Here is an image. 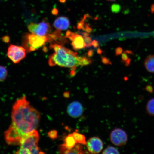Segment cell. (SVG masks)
Wrapping results in <instances>:
<instances>
[{
    "instance_id": "cell-8",
    "label": "cell",
    "mask_w": 154,
    "mask_h": 154,
    "mask_svg": "<svg viewBox=\"0 0 154 154\" xmlns=\"http://www.w3.org/2000/svg\"><path fill=\"white\" fill-rule=\"evenodd\" d=\"M86 145L88 151L92 154L101 152L103 147V141L97 137L90 138L86 142Z\"/></svg>"
},
{
    "instance_id": "cell-23",
    "label": "cell",
    "mask_w": 154,
    "mask_h": 154,
    "mask_svg": "<svg viewBox=\"0 0 154 154\" xmlns=\"http://www.w3.org/2000/svg\"><path fill=\"white\" fill-rule=\"evenodd\" d=\"M76 34L72 32H71L70 30L67 31L66 32V37L69 38L70 40H73L74 38V36L76 35Z\"/></svg>"
},
{
    "instance_id": "cell-19",
    "label": "cell",
    "mask_w": 154,
    "mask_h": 154,
    "mask_svg": "<svg viewBox=\"0 0 154 154\" xmlns=\"http://www.w3.org/2000/svg\"><path fill=\"white\" fill-rule=\"evenodd\" d=\"M102 153L104 154H117L120 153L118 149L112 146H109L103 150Z\"/></svg>"
},
{
    "instance_id": "cell-18",
    "label": "cell",
    "mask_w": 154,
    "mask_h": 154,
    "mask_svg": "<svg viewBox=\"0 0 154 154\" xmlns=\"http://www.w3.org/2000/svg\"><path fill=\"white\" fill-rule=\"evenodd\" d=\"M8 72L6 67L0 65V82L4 81L7 79Z\"/></svg>"
},
{
    "instance_id": "cell-1",
    "label": "cell",
    "mask_w": 154,
    "mask_h": 154,
    "mask_svg": "<svg viewBox=\"0 0 154 154\" xmlns=\"http://www.w3.org/2000/svg\"><path fill=\"white\" fill-rule=\"evenodd\" d=\"M12 123L9 128L22 138L25 135L36 130L40 115L23 96L15 102L11 112Z\"/></svg>"
},
{
    "instance_id": "cell-22",
    "label": "cell",
    "mask_w": 154,
    "mask_h": 154,
    "mask_svg": "<svg viewBox=\"0 0 154 154\" xmlns=\"http://www.w3.org/2000/svg\"><path fill=\"white\" fill-rule=\"evenodd\" d=\"M111 11L112 12L114 13H118L120 11V5L117 4H113L112 5Z\"/></svg>"
},
{
    "instance_id": "cell-14",
    "label": "cell",
    "mask_w": 154,
    "mask_h": 154,
    "mask_svg": "<svg viewBox=\"0 0 154 154\" xmlns=\"http://www.w3.org/2000/svg\"><path fill=\"white\" fill-rule=\"evenodd\" d=\"M77 143H78L72 134H70L65 137L63 144L67 148L70 149L74 147Z\"/></svg>"
},
{
    "instance_id": "cell-21",
    "label": "cell",
    "mask_w": 154,
    "mask_h": 154,
    "mask_svg": "<svg viewBox=\"0 0 154 154\" xmlns=\"http://www.w3.org/2000/svg\"><path fill=\"white\" fill-rule=\"evenodd\" d=\"M85 42L87 47H89L92 46V40L88 36H83Z\"/></svg>"
},
{
    "instance_id": "cell-2",
    "label": "cell",
    "mask_w": 154,
    "mask_h": 154,
    "mask_svg": "<svg viewBox=\"0 0 154 154\" xmlns=\"http://www.w3.org/2000/svg\"><path fill=\"white\" fill-rule=\"evenodd\" d=\"M50 48L55 53L49 58V65L51 67L58 65L75 70L77 67L86 66L91 63V60L86 57L77 56V54L57 44H52Z\"/></svg>"
},
{
    "instance_id": "cell-7",
    "label": "cell",
    "mask_w": 154,
    "mask_h": 154,
    "mask_svg": "<svg viewBox=\"0 0 154 154\" xmlns=\"http://www.w3.org/2000/svg\"><path fill=\"white\" fill-rule=\"evenodd\" d=\"M110 140L114 145L121 147L126 144L128 140V136L125 131L122 129L116 128L111 133Z\"/></svg>"
},
{
    "instance_id": "cell-11",
    "label": "cell",
    "mask_w": 154,
    "mask_h": 154,
    "mask_svg": "<svg viewBox=\"0 0 154 154\" xmlns=\"http://www.w3.org/2000/svg\"><path fill=\"white\" fill-rule=\"evenodd\" d=\"M53 26L57 30H66L70 26V21L66 17H59L54 22Z\"/></svg>"
},
{
    "instance_id": "cell-9",
    "label": "cell",
    "mask_w": 154,
    "mask_h": 154,
    "mask_svg": "<svg viewBox=\"0 0 154 154\" xmlns=\"http://www.w3.org/2000/svg\"><path fill=\"white\" fill-rule=\"evenodd\" d=\"M67 112L69 115L73 118H78L81 116L83 112V108L79 102H72L69 104L67 107Z\"/></svg>"
},
{
    "instance_id": "cell-34",
    "label": "cell",
    "mask_w": 154,
    "mask_h": 154,
    "mask_svg": "<svg viewBox=\"0 0 154 154\" xmlns=\"http://www.w3.org/2000/svg\"><path fill=\"white\" fill-rule=\"evenodd\" d=\"M66 1V0H59L60 2L62 3H64Z\"/></svg>"
},
{
    "instance_id": "cell-16",
    "label": "cell",
    "mask_w": 154,
    "mask_h": 154,
    "mask_svg": "<svg viewBox=\"0 0 154 154\" xmlns=\"http://www.w3.org/2000/svg\"><path fill=\"white\" fill-rule=\"evenodd\" d=\"M72 134L76 140L77 143L82 145H86V142L85 137L83 134L76 132H73Z\"/></svg>"
},
{
    "instance_id": "cell-28",
    "label": "cell",
    "mask_w": 154,
    "mask_h": 154,
    "mask_svg": "<svg viewBox=\"0 0 154 154\" xmlns=\"http://www.w3.org/2000/svg\"><path fill=\"white\" fill-rule=\"evenodd\" d=\"M92 45L95 48H97L99 47V44L97 41L95 40H93L91 43Z\"/></svg>"
},
{
    "instance_id": "cell-31",
    "label": "cell",
    "mask_w": 154,
    "mask_h": 154,
    "mask_svg": "<svg viewBox=\"0 0 154 154\" xmlns=\"http://www.w3.org/2000/svg\"><path fill=\"white\" fill-rule=\"evenodd\" d=\"M94 54V52L92 50H90L88 51V57H91Z\"/></svg>"
},
{
    "instance_id": "cell-6",
    "label": "cell",
    "mask_w": 154,
    "mask_h": 154,
    "mask_svg": "<svg viewBox=\"0 0 154 154\" xmlns=\"http://www.w3.org/2000/svg\"><path fill=\"white\" fill-rule=\"evenodd\" d=\"M28 29L30 33L39 36L47 35L51 30V25L46 21H43L38 24L30 23L28 25Z\"/></svg>"
},
{
    "instance_id": "cell-4",
    "label": "cell",
    "mask_w": 154,
    "mask_h": 154,
    "mask_svg": "<svg viewBox=\"0 0 154 154\" xmlns=\"http://www.w3.org/2000/svg\"><path fill=\"white\" fill-rule=\"evenodd\" d=\"M48 42V35L39 36L31 33L24 34L22 40L23 47L26 49L27 53L36 51Z\"/></svg>"
},
{
    "instance_id": "cell-20",
    "label": "cell",
    "mask_w": 154,
    "mask_h": 154,
    "mask_svg": "<svg viewBox=\"0 0 154 154\" xmlns=\"http://www.w3.org/2000/svg\"><path fill=\"white\" fill-rule=\"evenodd\" d=\"M48 135L51 139L54 140L57 137V132L55 130L51 131L48 133Z\"/></svg>"
},
{
    "instance_id": "cell-33",
    "label": "cell",
    "mask_w": 154,
    "mask_h": 154,
    "mask_svg": "<svg viewBox=\"0 0 154 154\" xmlns=\"http://www.w3.org/2000/svg\"><path fill=\"white\" fill-rule=\"evenodd\" d=\"M97 51L98 53L99 54H101L102 53V51L100 49H98Z\"/></svg>"
},
{
    "instance_id": "cell-5",
    "label": "cell",
    "mask_w": 154,
    "mask_h": 154,
    "mask_svg": "<svg viewBox=\"0 0 154 154\" xmlns=\"http://www.w3.org/2000/svg\"><path fill=\"white\" fill-rule=\"evenodd\" d=\"M26 53V49L23 46L11 44L8 49L7 55L13 63L17 64L25 58Z\"/></svg>"
},
{
    "instance_id": "cell-30",
    "label": "cell",
    "mask_w": 154,
    "mask_h": 154,
    "mask_svg": "<svg viewBox=\"0 0 154 154\" xmlns=\"http://www.w3.org/2000/svg\"><path fill=\"white\" fill-rule=\"evenodd\" d=\"M146 89L148 91L151 92L153 91V88L151 86H149L147 87L146 88Z\"/></svg>"
},
{
    "instance_id": "cell-12",
    "label": "cell",
    "mask_w": 154,
    "mask_h": 154,
    "mask_svg": "<svg viewBox=\"0 0 154 154\" xmlns=\"http://www.w3.org/2000/svg\"><path fill=\"white\" fill-rule=\"evenodd\" d=\"M72 45L73 48L76 51L84 49L86 47L83 37L76 34L72 40Z\"/></svg>"
},
{
    "instance_id": "cell-25",
    "label": "cell",
    "mask_w": 154,
    "mask_h": 154,
    "mask_svg": "<svg viewBox=\"0 0 154 154\" xmlns=\"http://www.w3.org/2000/svg\"><path fill=\"white\" fill-rule=\"evenodd\" d=\"M102 62L106 65H111L112 63L111 61L109 60L106 57H103L102 58Z\"/></svg>"
},
{
    "instance_id": "cell-13",
    "label": "cell",
    "mask_w": 154,
    "mask_h": 154,
    "mask_svg": "<svg viewBox=\"0 0 154 154\" xmlns=\"http://www.w3.org/2000/svg\"><path fill=\"white\" fill-rule=\"evenodd\" d=\"M144 66L149 72L154 73V55H150L146 58L144 62Z\"/></svg>"
},
{
    "instance_id": "cell-10",
    "label": "cell",
    "mask_w": 154,
    "mask_h": 154,
    "mask_svg": "<svg viewBox=\"0 0 154 154\" xmlns=\"http://www.w3.org/2000/svg\"><path fill=\"white\" fill-rule=\"evenodd\" d=\"M60 153L61 154H84L85 153L82 144L77 143L72 149H68L64 144L60 145L59 148Z\"/></svg>"
},
{
    "instance_id": "cell-27",
    "label": "cell",
    "mask_w": 154,
    "mask_h": 154,
    "mask_svg": "<svg viewBox=\"0 0 154 154\" xmlns=\"http://www.w3.org/2000/svg\"><path fill=\"white\" fill-rule=\"evenodd\" d=\"M2 40L5 43H8L10 41V38L8 36H5L2 38Z\"/></svg>"
},
{
    "instance_id": "cell-35",
    "label": "cell",
    "mask_w": 154,
    "mask_h": 154,
    "mask_svg": "<svg viewBox=\"0 0 154 154\" xmlns=\"http://www.w3.org/2000/svg\"><path fill=\"white\" fill-rule=\"evenodd\" d=\"M106 1L110 2H114L117 1V0H106Z\"/></svg>"
},
{
    "instance_id": "cell-26",
    "label": "cell",
    "mask_w": 154,
    "mask_h": 154,
    "mask_svg": "<svg viewBox=\"0 0 154 154\" xmlns=\"http://www.w3.org/2000/svg\"><path fill=\"white\" fill-rule=\"evenodd\" d=\"M123 49L122 48L119 47L116 49L115 53L116 55L118 56L121 54L123 52Z\"/></svg>"
},
{
    "instance_id": "cell-3",
    "label": "cell",
    "mask_w": 154,
    "mask_h": 154,
    "mask_svg": "<svg viewBox=\"0 0 154 154\" xmlns=\"http://www.w3.org/2000/svg\"><path fill=\"white\" fill-rule=\"evenodd\" d=\"M40 136L36 130L25 135L19 144L20 148L15 154H34L44 153L38 147Z\"/></svg>"
},
{
    "instance_id": "cell-24",
    "label": "cell",
    "mask_w": 154,
    "mask_h": 154,
    "mask_svg": "<svg viewBox=\"0 0 154 154\" xmlns=\"http://www.w3.org/2000/svg\"><path fill=\"white\" fill-rule=\"evenodd\" d=\"M82 30L85 31L87 32H88V33H90V32H91L92 31L91 28H90V27L88 26V24H87L85 26L84 24V28H83Z\"/></svg>"
},
{
    "instance_id": "cell-17",
    "label": "cell",
    "mask_w": 154,
    "mask_h": 154,
    "mask_svg": "<svg viewBox=\"0 0 154 154\" xmlns=\"http://www.w3.org/2000/svg\"><path fill=\"white\" fill-rule=\"evenodd\" d=\"M146 108L148 114L151 116H154V98L148 101Z\"/></svg>"
},
{
    "instance_id": "cell-15",
    "label": "cell",
    "mask_w": 154,
    "mask_h": 154,
    "mask_svg": "<svg viewBox=\"0 0 154 154\" xmlns=\"http://www.w3.org/2000/svg\"><path fill=\"white\" fill-rule=\"evenodd\" d=\"M131 51L129 50H126L121 55V59L122 62L125 66L128 67L130 66L131 59L130 57V55H133Z\"/></svg>"
},
{
    "instance_id": "cell-29",
    "label": "cell",
    "mask_w": 154,
    "mask_h": 154,
    "mask_svg": "<svg viewBox=\"0 0 154 154\" xmlns=\"http://www.w3.org/2000/svg\"><path fill=\"white\" fill-rule=\"evenodd\" d=\"M58 13V10L57 9L54 8L52 11V13L53 15H57Z\"/></svg>"
},
{
    "instance_id": "cell-32",
    "label": "cell",
    "mask_w": 154,
    "mask_h": 154,
    "mask_svg": "<svg viewBox=\"0 0 154 154\" xmlns=\"http://www.w3.org/2000/svg\"><path fill=\"white\" fill-rule=\"evenodd\" d=\"M151 12L152 13H154V5L152 6L151 8Z\"/></svg>"
}]
</instances>
